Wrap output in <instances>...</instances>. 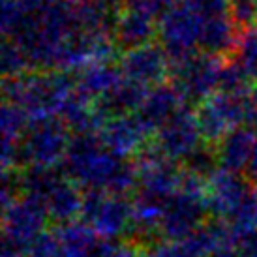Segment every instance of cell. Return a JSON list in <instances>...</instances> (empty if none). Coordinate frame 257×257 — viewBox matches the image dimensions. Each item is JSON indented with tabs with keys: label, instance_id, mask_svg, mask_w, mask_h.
<instances>
[{
	"label": "cell",
	"instance_id": "obj_1",
	"mask_svg": "<svg viewBox=\"0 0 257 257\" xmlns=\"http://www.w3.org/2000/svg\"><path fill=\"white\" fill-rule=\"evenodd\" d=\"M203 17L188 2H179L169 8L158 21V32L171 68L184 64L186 60L199 55Z\"/></svg>",
	"mask_w": 257,
	"mask_h": 257
},
{
	"label": "cell",
	"instance_id": "obj_2",
	"mask_svg": "<svg viewBox=\"0 0 257 257\" xmlns=\"http://www.w3.org/2000/svg\"><path fill=\"white\" fill-rule=\"evenodd\" d=\"M68 130L66 122L58 116L32 118L21 139L19 164L53 169L57 164L64 162L70 147Z\"/></svg>",
	"mask_w": 257,
	"mask_h": 257
},
{
	"label": "cell",
	"instance_id": "obj_3",
	"mask_svg": "<svg viewBox=\"0 0 257 257\" xmlns=\"http://www.w3.org/2000/svg\"><path fill=\"white\" fill-rule=\"evenodd\" d=\"M47 210L40 201L19 195L4 205L2 257H27L32 244L45 233Z\"/></svg>",
	"mask_w": 257,
	"mask_h": 257
},
{
	"label": "cell",
	"instance_id": "obj_4",
	"mask_svg": "<svg viewBox=\"0 0 257 257\" xmlns=\"http://www.w3.org/2000/svg\"><path fill=\"white\" fill-rule=\"evenodd\" d=\"M251 92H216L208 100L201 101L195 114H197V122H199L205 141L220 143L233 130L242 128V124L246 126V118L250 113Z\"/></svg>",
	"mask_w": 257,
	"mask_h": 257
},
{
	"label": "cell",
	"instance_id": "obj_5",
	"mask_svg": "<svg viewBox=\"0 0 257 257\" xmlns=\"http://www.w3.org/2000/svg\"><path fill=\"white\" fill-rule=\"evenodd\" d=\"M81 218L100 238L113 240L130 231L134 207L120 195L90 190L83 195Z\"/></svg>",
	"mask_w": 257,
	"mask_h": 257
},
{
	"label": "cell",
	"instance_id": "obj_6",
	"mask_svg": "<svg viewBox=\"0 0 257 257\" xmlns=\"http://www.w3.org/2000/svg\"><path fill=\"white\" fill-rule=\"evenodd\" d=\"M203 141L205 137L201 134L195 111L182 107L156 132L154 147L173 162L177 160L188 162L197 150L203 149L201 147Z\"/></svg>",
	"mask_w": 257,
	"mask_h": 257
},
{
	"label": "cell",
	"instance_id": "obj_7",
	"mask_svg": "<svg viewBox=\"0 0 257 257\" xmlns=\"http://www.w3.org/2000/svg\"><path fill=\"white\" fill-rule=\"evenodd\" d=\"M223 64L225 62L221 60V57H214L208 53L195 55L193 58L186 60L184 64L173 68V85L184 96V100L205 101L218 92Z\"/></svg>",
	"mask_w": 257,
	"mask_h": 257
},
{
	"label": "cell",
	"instance_id": "obj_8",
	"mask_svg": "<svg viewBox=\"0 0 257 257\" xmlns=\"http://www.w3.org/2000/svg\"><path fill=\"white\" fill-rule=\"evenodd\" d=\"M118 68L122 70L124 79L145 88H152L164 83L165 75L171 68V62L162 45L147 43L132 51H124Z\"/></svg>",
	"mask_w": 257,
	"mask_h": 257
},
{
	"label": "cell",
	"instance_id": "obj_9",
	"mask_svg": "<svg viewBox=\"0 0 257 257\" xmlns=\"http://www.w3.org/2000/svg\"><path fill=\"white\" fill-rule=\"evenodd\" d=\"M250 180L238 177V173L225 169H214L207 179V203L208 212L218 216L221 221H227L251 190Z\"/></svg>",
	"mask_w": 257,
	"mask_h": 257
},
{
	"label": "cell",
	"instance_id": "obj_10",
	"mask_svg": "<svg viewBox=\"0 0 257 257\" xmlns=\"http://www.w3.org/2000/svg\"><path fill=\"white\" fill-rule=\"evenodd\" d=\"M100 139L103 147L116 156L126 158L130 154H139L145 149L147 130L136 118V114L113 116L100 130Z\"/></svg>",
	"mask_w": 257,
	"mask_h": 257
},
{
	"label": "cell",
	"instance_id": "obj_11",
	"mask_svg": "<svg viewBox=\"0 0 257 257\" xmlns=\"http://www.w3.org/2000/svg\"><path fill=\"white\" fill-rule=\"evenodd\" d=\"M184 96L175 88V85L152 86L145 98L143 105L136 113V118L147 130V134H156L173 114L184 105Z\"/></svg>",
	"mask_w": 257,
	"mask_h": 257
},
{
	"label": "cell",
	"instance_id": "obj_12",
	"mask_svg": "<svg viewBox=\"0 0 257 257\" xmlns=\"http://www.w3.org/2000/svg\"><path fill=\"white\" fill-rule=\"evenodd\" d=\"M255 143L257 134L248 126L236 128L227 134L216 147V162L220 165V169L231 173L246 171Z\"/></svg>",
	"mask_w": 257,
	"mask_h": 257
},
{
	"label": "cell",
	"instance_id": "obj_13",
	"mask_svg": "<svg viewBox=\"0 0 257 257\" xmlns=\"http://www.w3.org/2000/svg\"><path fill=\"white\" fill-rule=\"evenodd\" d=\"M156 30L158 25L154 17L124 8V12L114 19L113 38L116 45H120L124 51H132L150 43Z\"/></svg>",
	"mask_w": 257,
	"mask_h": 257
},
{
	"label": "cell",
	"instance_id": "obj_14",
	"mask_svg": "<svg viewBox=\"0 0 257 257\" xmlns=\"http://www.w3.org/2000/svg\"><path fill=\"white\" fill-rule=\"evenodd\" d=\"M240 38V30L231 21L229 14L216 15L210 19L203 21V30H201V49L214 55V57H223L227 53H235L236 42Z\"/></svg>",
	"mask_w": 257,
	"mask_h": 257
},
{
	"label": "cell",
	"instance_id": "obj_15",
	"mask_svg": "<svg viewBox=\"0 0 257 257\" xmlns=\"http://www.w3.org/2000/svg\"><path fill=\"white\" fill-rule=\"evenodd\" d=\"M124 81L122 70L113 66L111 62L105 64H92L85 68L83 73L75 79V90L86 100H101L105 94H109L116 85Z\"/></svg>",
	"mask_w": 257,
	"mask_h": 257
},
{
	"label": "cell",
	"instance_id": "obj_16",
	"mask_svg": "<svg viewBox=\"0 0 257 257\" xmlns=\"http://www.w3.org/2000/svg\"><path fill=\"white\" fill-rule=\"evenodd\" d=\"M83 195L79 193L75 182H72L70 179H64L60 184L53 190L47 201H45V210L51 220L58 221V223H73V218L77 214H81L83 210Z\"/></svg>",
	"mask_w": 257,
	"mask_h": 257
},
{
	"label": "cell",
	"instance_id": "obj_17",
	"mask_svg": "<svg viewBox=\"0 0 257 257\" xmlns=\"http://www.w3.org/2000/svg\"><path fill=\"white\" fill-rule=\"evenodd\" d=\"M233 62L246 77L257 83V29L240 32V38L235 47Z\"/></svg>",
	"mask_w": 257,
	"mask_h": 257
},
{
	"label": "cell",
	"instance_id": "obj_18",
	"mask_svg": "<svg viewBox=\"0 0 257 257\" xmlns=\"http://www.w3.org/2000/svg\"><path fill=\"white\" fill-rule=\"evenodd\" d=\"M229 17L240 32L255 29L257 0H229Z\"/></svg>",
	"mask_w": 257,
	"mask_h": 257
},
{
	"label": "cell",
	"instance_id": "obj_19",
	"mask_svg": "<svg viewBox=\"0 0 257 257\" xmlns=\"http://www.w3.org/2000/svg\"><path fill=\"white\" fill-rule=\"evenodd\" d=\"M240 257H257V233L240 240Z\"/></svg>",
	"mask_w": 257,
	"mask_h": 257
},
{
	"label": "cell",
	"instance_id": "obj_20",
	"mask_svg": "<svg viewBox=\"0 0 257 257\" xmlns=\"http://www.w3.org/2000/svg\"><path fill=\"white\" fill-rule=\"evenodd\" d=\"M246 177L250 180V184H253L257 188V143L255 149H253V154H251L250 162H248V167H246Z\"/></svg>",
	"mask_w": 257,
	"mask_h": 257
}]
</instances>
